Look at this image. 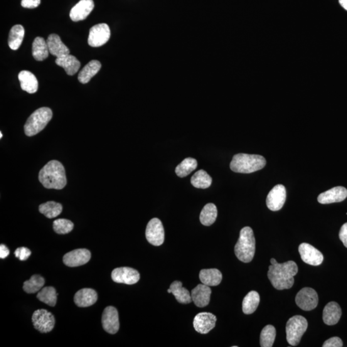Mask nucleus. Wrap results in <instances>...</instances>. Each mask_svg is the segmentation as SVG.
<instances>
[{
    "label": "nucleus",
    "instance_id": "obj_1",
    "mask_svg": "<svg viewBox=\"0 0 347 347\" xmlns=\"http://www.w3.org/2000/svg\"><path fill=\"white\" fill-rule=\"evenodd\" d=\"M298 272L299 268L296 262L290 260L282 264L271 265L268 277L275 289H289L294 284V277Z\"/></svg>",
    "mask_w": 347,
    "mask_h": 347
},
{
    "label": "nucleus",
    "instance_id": "obj_2",
    "mask_svg": "<svg viewBox=\"0 0 347 347\" xmlns=\"http://www.w3.org/2000/svg\"><path fill=\"white\" fill-rule=\"evenodd\" d=\"M39 180L46 189L61 190L67 182L65 167L60 162H49L39 172Z\"/></svg>",
    "mask_w": 347,
    "mask_h": 347
},
{
    "label": "nucleus",
    "instance_id": "obj_3",
    "mask_svg": "<svg viewBox=\"0 0 347 347\" xmlns=\"http://www.w3.org/2000/svg\"><path fill=\"white\" fill-rule=\"evenodd\" d=\"M265 164L266 161L260 155L239 153L233 157L230 169L238 173L249 174L262 169Z\"/></svg>",
    "mask_w": 347,
    "mask_h": 347
},
{
    "label": "nucleus",
    "instance_id": "obj_4",
    "mask_svg": "<svg viewBox=\"0 0 347 347\" xmlns=\"http://www.w3.org/2000/svg\"><path fill=\"white\" fill-rule=\"evenodd\" d=\"M234 250L236 257L241 262L248 263L253 260L255 253V238L253 231L249 226L241 230Z\"/></svg>",
    "mask_w": 347,
    "mask_h": 347
},
{
    "label": "nucleus",
    "instance_id": "obj_5",
    "mask_svg": "<svg viewBox=\"0 0 347 347\" xmlns=\"http://www.w3.org/2000/svg\"><path fill=\"white\" fill-rule=\"evenodd\" d=\"M52 112L48 108H41L35 111L29 117L24 125V132L26 136H34L45 129L52 118Z\"/></svg>",
    "mask_w": 347,
    "mask_h": 347
},
{
    "label": "nucleus",
    "instance_id": "obj_6",
    "mask_svg": "<svg viewBox=\"0 0 347 347\" xmlns=\"http://www.w3.org/2000/svg\"><path fill=\"white\" fill-rule=\"evenodd\" d=\"M308 323L302 316H295L287 321L286 324V339L291 346H297L301 340L302 337L307 331Z\"/></svg>",
    "mask_w": 347,
    "mask_h": 347
},
{
    "label": "nucleus",
    "instance_id": "obj_7",
    "mask_svg": "<svg viewBox=\"0 0 347 347\" xmlns=\"http://www.w3.org/2000/svg\"><path fill=\"white\" fill-rule=\"evenodd\" d=\"M34 327L41 333H48L55 326V317L50 312L45 309L36 310L32 317Z\"/></svg>",
    "mask_w": 347,
    "mask_h": 347
},
{
    "label": "nucleus",
    "instance_id": "obj_8",
    "mask_svg": "<svg viewBox=\"0 0 347 347\" xmlns=\"http://www.w3.org/2000/svg\"><path fill=\"white\" fill-rule=\"evenodd\" d=\"M295 301L300 309L309 311L316 308L318 304L319 300L317 292L314 289L310 287H304L298 292Z\"/></svg>",
    "mask_w": 347,
    "mask_h": 347
},
{
    "label": "nucleus",
    "instance_id": "obj_9",
    "mask_svg": "<svg viewBox=\"0 0 347 347\" xmlns=\"http://www.w3.org/2000/svg\"><path fill=\"white\" fill-rule=\"evenodd\" d=\"M110 36V27L107 24H96L90 29L88 44L92 47H99L107 43Z\"/></svg>",
    "mask_w": 347,
    "mask_h": 347
},
{
    "label": "nucleus",
    "instance_id": "obj_10",
    "mask_svg": "<svg viewBox=\"0 0 347 347\" xmlns=\"http://www.w3.org/2000/svg\"><path fill=\"white\" fill-rule=\"evenodd\" d=\"M146 236L147 241L155 247H159L164 243V228L162 221L159 219H152L147 224Z\"/></svg>",
    "mask_w": 347,
    "mask_h": 347
},
{
    "label": "nucleus",
    "instance_id": "obj_11",
    "mask_svg": "<svg viewBox=\"0 0 347 347\" xmlns=\"http://www.w3.org/2000/svg\"><path fill=\"white\" fill-rule=\"evenodd\" d=\"M113 281L119 284L132 285L140 279V273L134 268L122 267L116 268L112 273Z\"/></svg>",
    "mask_w": 347,
    "mask_h": 347
},
{
    "label": "nucleus",
    "instance_id": "obj_12",
    "mask_svg": "<svg viewBox=\"0 0 347 347\" xmlns=\"http://www.w3.org/2000/svg\"><path fill=\"white\" fill-rule=\"evenodd\" d=\"M286 200V190L282 184H277L271 190L266 199L268 208L272 211H279Z\"/></svg>",
    "mask_w": 347,
    "mask_h": 347
},
{
    "label": "nucleus",
    "instance_id": "obj_13",
    "mask_svg": "<svg viewBox=\"0 0 347 347\" xmlns=\"http://www.w3.org/2000/svg\"><path fill=\"white\" fill-rule=\"evenodd\" d=\"M299 251L302 260L306 264L317 266L324 261L323 254L308 243L301 244Z\"/></svg>",
    "mask_w": 347,
    "mask_h": 347
},
{
    "label": "nucleus",
    "instance_id": "obj_14",
    "mask_svg": "<svg viewBox=\"0 0 347 347\" xmlns=\"http://www.w3.org/2000/svg\"><path fill=\"white\" fill-rule=\"evenodd\" d=\"M103 329L111 334H115L120 328L119 312L114 307H107L102 316Z\"/></svg>",
    "mask_w": 347,
    "mask_h": 347
},
{
    "label": "nucleus",
    "instance_id": "obj_15",
    "mask_svg": "<svg viewBox=\"0 0 347 347\" xmlns=\"http://www.w3.org/2000/svg\"><path fill=\"white\" fill-rule=\"evenodd\" d=\"M217 317L210 312H200L194 317L193 326L199 333L208 334L216 326Z\"/></svg>",
    "mask_w": 347,
    "mask_h": 347
},
{
    "label": "nucleus",
    "instance_id": "obj_16",
    "mask_svg": "<svg viewBox=\"0 0 347 347\" xmlns=\"http://www.w3.org/2000/svg\"><path fill=\"white\" fill-rule=\"evenodd\" d=\"M91 253L87 249H77L66 253L63 257V262L68 267H78L90 261Z\"/></svg>",
    "mask_w": 347,
    "mask_h": 347
},
{
    "label": "nucleus",
    "instance_id": "obj_17",
    "mask_svg": "<svg viewBox=\"0 0 347 347\" xmlns=\"http://www.w3.org/2000/svg\"><path fill=\"white\" fill-rule=\"evenodd\" d=\"M94 6L93 0H81L71 10L70 17L71 20L75 22L84 20L90 15Z\"/></svg>",
    "mask_w": 347,
    "mask_h": 347
},
{
    "label": "nucleus",
    "instance_id": "obj_18",
    "mask_svg": "<svg viewBox=\"0 0 347 347\" xmlns=\"http://www.w3.org/2000/svg\"><path fill=\"white\" fill-rule=\"evenodd\" d=\"M347 198L346 189L343 186H336L325 193L319 194L317 201L321 204L339 203Z\"/></svg>",
    "mask_w": 347,
    "mask_h": 347
},
{
    "label": "nucleus",
    "instance_id": "obj_19",
    "mask_svg": "<svg viewBox=\"0 0 347 347\" xmlns=\"http://www.w3.org/2000/svg\"><path fill=\"white\" fill-rule=\"evenodd\" d=\"M211 293L210 286L203 284H199L192 290V300L197 307H206L210 302Z\"/></svg>",
    "mask_w": 347,
    "mask_h": 347
},
{
    "label": "nucleus",
    "instance_id": "obj_20",
    "mask_svg": "<svg viewBox=\"0 0 347 347\" xmlns=\"http://www.w3.org/2000/svg\"><path fill=\"white\" fill-rule=\"evenodd\" d=\"M47 43L49 52L57 58H62L70 54V50L61 41L60 37L56 34L48 36Z\"/></svg>",
    "mask_w": 347,
    "mask_h": 347
},
{
    "label": "nucleus",
    "instance_id": "obj_21",
    "mask_svg": "<svg viewBox=\"0 0 347 347\" xmlns=\"http://www.w3.org/2000/svg\"><path fill=\"white\" fill-rule=\"evenodd\" d=\"M97 293L94 289L84 288L76 292L74 302L78 307H88L93 306L97 301Z\"/></svg>",
    "mask_w": 347,
    "mask_h": 347
},
{
    "label": "nucleus",
    "instance_id": "obj_22",
    "mask_svg": "<svg viewBox=\"0 0 347 347\" xmlns=\"http://www.w3.org/2000/svg\"><path fill=\"white\" fill-rule=\"evenodd\" d=\"M341 309L338 303L329 302L325 307L323 311V321L328 326L338 324L341 316Z\"/></svg>",
    "mask_w": 347,
    "mask_h": 347
},
{
    "label": "nucleus",
    "instance_id": "obj_23",
    "mask_svg": "<svg viewBox=\"0 0 347 347\" xmlns=\"http://www.w3.org/2000/svg\"><path fill=\"white\" fill-rule=\"evenodd\" d=\"M18 78L21 89L29 93H34L38 89V81L31 71L23 70L19 73Z\"/></svg>",
    "mask_w": 347,
    "mask_h": 347
},
{
    "label": "nucleus",
    "instance_id": "obj_24",
    "mask_svg": "<svg viewBox=\"0 0 347 347\" xmlns=\"http://www.w3.org/2000/svg\"><path fill=\"white\" fill-rule=\"evenodd\" d=\"M56 63L57 65L65 69L66 73L68 75H75L79 70L81 66V63L77 59L70 54L62 58H57Z\"/></svg>",
    "mask_w": 347,
    "mask_h": 347
},
{
    "label": "nucleus",
    "instance_id": "obj_25",
    "mask_svg": "<svg viewBox=\"0 0 347 347\" xmlns=\"http://www.w3.org/2000/svg\"><path fill=\"white\" fill-rule=\"evenodd\" d=\"M223 275L218 269L202 270L199 273V279L208 286H216L222 281Z\"/></svg>",
    "mask_w": 347,
    "mask_h": 347
},
{
    "label": "nucleus",
    "instance_id": "obj_26",
    "mask_svg": "<svg viewBox=\"0 0 347 347\" xmlns=\"http://www.w3.org/2000/svg\"><path fill=\"white\" fill-rule=\"evenodd\" d=\"M101 68V63L97 60L91 61L83 70L80 71L78 76V81L82 84L90 82L93 77L97 74Z\"/></svg>",
    "mask_w": 347,
    "mask_h": 347
},
{
    "label": "nucleus",
    "instance_id": "obj_27",
    "mask_svg": "<svg viewBox=\"0 0 347 347\" xmlns=\"http://www.w3.org/2000/svg\"><path fill=\"white\" fill-rule=\"evenodd\" d=\"M172 294L175 297L177 301L180 304H188L193 301L191 293L189 292L186 288L182 287V282L174 281L170 285Z\"/></svg>",
    "mask_w": 347,
    "mask_h": 347
},
{
    "label": "nucleus",
    "instance_id": "obj_28",
    "mask_svg": "<svg viewBox=\"0 0 347 347\" xmlns=\"http://www.w3.org/2000/svg\"><path fill=\"white\" fill-rule=\"evenodd\" d=\"M49 50L47 43L43 38L38 37L33 42V56L38 61H43L48 57Z\"/></svg>",
    "mask_w": 347,
    "mask_h": 347
},
{
    "label": "nucleus",
    "instance_id": "obj_29",
    "mask_svg": "<svg viewBox=\"0 0 347 347\" xmlns=\"http://www.w3.org/2000/svg\"><path fill=\"white\" fill-rule=\"evenodd\" d=\"M24 29L21 24H16L11 29L9 36V46L13 50H18L23 42Z\"/></svg>",
    "mask_w": 347,
    "mask_h": 347
},
{
    "label": "nucleus",
    "instance_id": "obj_30",
    "mask_svg": "<svg viewBox=\"0 0 347 347\" xmlns=\"http://www.w3.org/2000/svg\"><path fill=\"white\" fill-rule=\"evenodd\" d=\"M260 303V296L257 291L248 292L243 302V311L246 314L253 313L257 309Z\"/></svg>",
    "mask_w": 347,
    "mask_h": 347
},
{
    "label": "nucleus",
    "instance_id": "obj_31",
    "mask_svg": "<svg viewBox=\"0 0 347 347\" xmlns=\"http://www.w3.org/2000/svg\"><path fill=\"white\" fill-rule=\"evenodd\" d=\"M218 216V209L213 203H208L204 206L200 213V221L202 225L211 226L215 223Z\"/></svg>",
    "mask_w": 347,
    "mask_h": 347
},
{
    "label": "nucleus",
    "instance_id": "obj_32",
    "mask_svg": "<svg viewBox=\"0 0 347 347\" xmlns=\"http://www.w3.org/2000/svg\"><path fill=\"white\" fill-rule=\"evenodd\" d=\"M39 210L46 218L52 219L60 215L62 212L63 206L55 201H48L39 206Z\"/></svg>",
    "mask_w": 347,
    "mask_h": 347
},
{
    "label": "nucleus",
    "instance_id": "obj_33",
    "mask_svg": "<svg viewBox=\"0 0 347 347\" xmlns=\"http://www.w3.org/2000/svg\"><path fill=\"white\" fill-rule=\"evenodd\" d=\"M212 183V179L204 170H199L194 174L191 178V184L198 189L208 188Z\"/></svg>",
    "mask_w": 347,
    "mask_h": 347
},
{
    "label": "nucleus",
    "instance_id": "obj_34",
    "mask_svg": "<svg viewBox=\"0 0 347 347\" xmlns=\"http://www.w3.org/2000/svg\"><path fill=\"white\" fill-rule=\"evenodd\" d=\"M198 167V162L193 157H187L176 167L175 172L179 178H184L194 171Z\"/></svg>",
    "mask_w": 347,
    "mask_h": 347
},
{
    "label": "nucleus",
    "instance_id": "obj_35",
    "mask_svg": "<svg viewBox=\"0 0 347 347\" xmlns=\"http://www.w3.org/2000/svg\"><path fill=\"white\" fill-rule=\"evenodd\" d=\"M57 297H58V293L55 288L53 287H44L39 291L37 295V298L39 300L51 307L56 306L57 299H58Z\"/></svg>",
    "mask_w": 347,
    "mask_h": 347
},
{
    "label": "nucleus",
    "instance_id": "obj_36",
    "mask_svg": "<svg viewBox=\"0 0 347 347\" xmlns=\"http://www.w3.org/2000/svg\"><path fill=\"white\" fill-rule=\"evenodd\" d=\"M45 279L39 275H34L31 279L24 282L23 290L29 294L39 292L45 285Z\"/></svg>",
    "mask_w": 347,
    "mask_h": 347
},
{
    "label": "nucleus",
    "instance_id": "obj_37",
    "mask_svg": "<svg viewBox=\"0 0 347 347\" xmlns=\"http://www.w3.org/2000/svg\"><path fill=\"white\" fill-rule=\"evenodd\" d=\"M276 338V329L272 325H268L260 333V343L262 347H272Z\"/></svg>",
    "mask_w": 347,
    "mask_h": 347
},
{
    "label": "nucleus",
    "instance_id": "obj_38",
    "mask_svg": "<svg viewBox=\"0 0 347 347\" xmlns=\"http://www.w3.org/2000/svg\"><path fill=\"white\" fill-rule=\"evenodd\" d=\"M74 225L71 221L65 219H59L54 221L53 228L58 234H66L72 231Z\"/></svg>",
    "mask_w": 347,
    "mask_h": 347
},
{
    "label": "nucleus",
    "instance_id": "obj_39",
    "mask_svg": "<svg viewBox=\"0 0 347 347\" xmlns=\"http://www.w3.org/2000/svg\"><path fill=\"white\" fill-rule=\"evenodd\" d=\"M31 251L26 247H20L17 248L14 255L16 257L19 258V260H26L28 259L29 257L31 255Z\"/></svg>",
    "mask_w": 347,
    "mask_h": 347
},
{
    "label": "nucleus",
    "instance_id": "obj_40",
    "mask_svg": "<svg viewBox=\"0 0 347 347\" xmlns=\"http://www.w3.org/2000/svg\"><path fill=\"white\" fill-rule=\"evenodd\" d=\"M343 346V341L338 337H333V338L327 339L324 342L323 347H341Z\"/></svg>",
    "mask_w": 347,
    "mask_h": 347
},
{
    "label": "nucleus",
    "instance_id": "obj_41",
    "mask_svg": "<svg viewBox=\"0 0 347 347\" xmlns=\"http://www.w3.org/2000/svg\"><path fill=\"white\" fill-rule=\"evenodd\" d=\"M41 4V0H22L21 6L24 8L34 9Z\"/></svg>",
    "mask_w": 347,
    "mask_h": 347
},
{
    "label": "nucleus",
    "instance_id": "obj_42",
    "mask_svg": "<svg viewBox=\"0 0 347 347\" xmlns=\"http://www.w3.org/2000/svg\"><path fill=\"white\" fill-rule=\"evenodd\" d=\"M339 237L344 247L347 248V223L341 226L339 231Z\"/></svg>",
    "mask_w": 347,
    "mask_h": 347
},
{
    "label": "nucleus",
    "instance_id": "obj_43",
    "mask_svg": "<svg viewBox=\"0 0 347 347\" xmlns=\"http://www.w3.org/2000/svg\"><path fill=\"white\" fill-rule=\"evenodd\" d=\"M9 253L10 251L6 245H1V246H0V258L4 259V258L8 257Z\"/></svg>",
    "mask_w": 347,
    "mask_h": 347
},
{
    "label": "nucleus",
    "instance_id": "obj_44",
    "mask_svg": "<svg viewBox=\"0 0 347 347\" xmlns=\"http://www.w3.org/2000/svg\"><path fill=\"white\" fill-rule=\"evenodd\" d=\"M339 4L347 11V0H339Z\"/></svg>",
    "mask_w": 347,
    "mask_h": 347
},
{
    "label": "nucleus",
    "instance_id": "obj_45",
    "mask_svg": "<svg viewBox=\"0 0 347 347\" xmlns=\"http://www.w3.org/2000/svg\"><path fill=\"white\" fill-rule=\"evenodd\" d=\"M271 262V264L272 265H277L279 264V262H277V260H275V258H272L270 260Z\"/></svg>",
    "mask_w": 347,
    "mask_h": 347
},
{
    "label": "nucleus",
    "instance_id": "obj_46",
    "mask_svg": "<svg viewBox=\"0 0 347 347\" xmlns=\"http://www.w3.org/2000/svg\"><path fill=\"white\" fill-rule=\"evenodd\" d=\"M167 292H168L169 293H172L171 289H170V288L168 290H167Z\"/></svg>",
    "mask_w": 347,
    "mask_h": 347
},
{
    "label": "nucleus",
    "instance_id": "obj_47",
    "mask_svg": "<svg viewBox=\"0 0 347 347\" xmlns=\"http://www.w3.org/2000/svg\"><path fill=\"white\" fill-rule=\"evenodd\" d=\"M2 137H3V135H2V132H0V139H2Z\"/></svg>",
    "mask_w": 347,
    "mask_h": 347
}]
</instances>
